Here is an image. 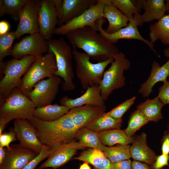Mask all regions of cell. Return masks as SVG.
Returning a JSON list of instances; mask_svg holds the SVG:
<instances>
[{
    "mask_svg": "<svg viewBox=\"0 0 169 169\" xmlns=\"http://www.w3.org/2000/svg\"><path fill=\"white\" fill-rule=\"evenodd\" d=\"M73 47L82 49L92 59L101 62L114 58L119 49L89 27L76 29L65 35Z\"/></svg>",
    "mask_w": 169,
    "mask_h": 169,
    "instance_id": "6da1fadb",
    "label": "cell"
},
{
    "mask_svg": "<svg viewBox=\"0 0 169 169\" xmlns=\"http://www.w3.org/2000/svg\"><path fill=\"white\" fill-rule=\"evenodd\" d=\"M28 120L35 128L41 142L51 149L61 143L74 141L80 129L69 110L53 121H43L34 116Z\"/></svg>",
    "mask_w": 169,
    "mask_h": 169,
    "instance_id": "7a4b0ae2",
    "label": "cell"
},
{
    "mask_svg": "<svg viewBox=\"0 0 169 169\" xmlns=\"http://www.w3.org/2000/svg\"><path fill=\"white\" fill-rule=\"evenodd\" d=\"M47 41L48 52L53 53L56 59L57 70L54 75L62 79V89L65 91L74 90L75 85L73 82L74 74L71 47L62 37L59 39L51 38Z\"/></svg>",
    "mask_w": 169,
    "mask_h": 169,
    "instance_id": "3957f363",
    "label": "cell"
},
{
    "mask_svg": "<svg viewBox=\"0 0 169 169\" xmlns=\"http://www.w3.org/2000/svg\"><path fill=\"white\" fill-rule=\"evenodd\" d=\"M32 101L18 88L14 89L0 104V125L6 127L13 119L29 120L35 109Z\"/></svg>",
    "mask_w": 169,
    "mask_h": 169,
    "instance_id": "277c9868",
    "label": "cell"
},
{
    "mask_svg": "<svg viewBox=\"0 0 169 169\" xmlns=\"http://www.w3.org/2000/svg\"><path fill=\"white\" fill-rule=\"evenodd\" d=\"M72 54L75 62V73L82 88L86 90L94 85H99L106 67L114 60L111 58L101 62L93 63L86 53L80 52L73 47Z\"/></svg>",
    "mask_w": 169,
    "mask_h": 169,
    "instance_id": "5b68a950",
    "label": "cell"
},
{
    "mask_svg": "<svg viewBox=\"0 0 169 169\" xmlns=\"http://www.w3.org/2000/svg\"><path fill=\"white\" fill-rule=\"evenodd\" d=\"M57 70L56 59L53 53L48 52L37 56L22 78L21 84L18 88L28 97L36 83L45 78L54 76Z\"/></svg>",
    "mask_w": 169,
    "mask_h": 169,
    "instance_id": "8992f818",
    "label": "cell"
},
{
    "mask_svg": "<svg viewBox=\"0 0 169 169\" xmlns=\"http://www.w3.org/2000/svg\"><path fill=\"white\" fill-rule=\"evenodd\" d=\"M36 57L26 55L20 59L13 58L5 62L3 76L0 82V98L5 99L15 88H19L24 75Z\"/></svg>",
    "mask_w": 169,
    "mask_h": 169,
    "instance_id": "52a82bcc",
    "label": "cell"
},
{
    "mask_svg": "<svg viewBox=\"0 0 169 169\" xmlns=\"http://www.w3.org/2000/svg\"><path fill=\"white\" fill-rule=\"evenodd\" d=\"M131 63L125 57V54L119 52L114 57L110 68L103 74L99 85L103 100H107L115 90L122 88L125 84L124 72L130 68Z\"/></svg>",
    "mask_w": 169,
    "mask_h": 169,
    "instance_id": "ba28073f",
    "label": "cell"
},
{
    "mask_svg": "<svg viewBox=\"0 0 169 169\" xmlns=\"http://www.w3.org/2000/svg\"><path fill=\"white\" fill-rule=\"evenodd\" d=\"M104 3L103 0H96V3L78 17L56 28L54 34L66 35L76 29L89 27L97 31L99 21L103 17Z\"/></svg>",
    "mask_w": 169,
    "mask_h": 169,
    "instance_id": "9c48e42d",
    "label": "cell"
},
{
    "mask_svg": "<svg viewBox=\"0 0 169 169\" xmlns=\"http://www.w3.org/2000/svg\"><path fill=\"white\" fill-rule=\"evenodd\" d=\"M105 22V18H104L99 21L97 25V31L109 42L115 44L119 40L121 39L138 40L145 43L155 53L157 54L156 51L154 48V43L144 38L138 31V27L142 26L143 25L140 14L134 15L132 19L129 21L126 26L111 34L106 33L103 28V25Z\"/></svg>",
    "mask_w": 169,
    "mask_h": 169,
    "instance_id": "30bf717a",
    "label": "cell"
},
{
    "mask_svg": "<svg viewBox=\"0 0 169 169\" xmlns=\"http://www.w3.org/2000/svg\"><path fill=\"white\" fill-rule=\"evenodd\" d=\"M62 81L61 78L56 75L42 79L34 85L28 97L36 108L51 105L59 92Z\"/></svg>",
    "mask_w": 169,
    "mask_h": 169,
    "instance_id": "8fae6325",
    "label": "cell"
},
{
    "mask_svg": "<svg viewBox=\"0 0 169 169\" xmlns=\"http://www.w3.org/2000/svg\"><path fill=\"white\" fill-rule=\"evenodd\" d=\"M41 0H28L19 15V22L15 31L16 38L19 39L26 34L39 33L38 13Z\"/></svg>",
    "mask_w": 169,
    "mask_h": 169,
    "instance_id": "7c38bea8",
    "label": "cell"
},
{
    "mask_svg": "<svg viewBox=\"0 0 169 169\" xmlns=\"http://www.w3.org/2000/svg\"><path fill=\"white\" fill-rule=\"evenodd\" d=\"M48 51L47 40L38 33L29 34L16 43L13 47L11 56L19 59L26 55L36 57Z\"/></svg>",
    "mask_w": 169,
    "mask_h": 169,
    "instance_id": "4fadbf2b",
    "label": "cell"
},
{
    "mask_svg": "<svg viewBox=\"0 0 169 169\" xmlns=\"http://www.w3.org/2000/svg\"><path fill=\"white\" fill-rule=\"evenodd\" d=\"M85 147L78 141H71L60 144L51 149L47 160L39 166L38 169L51 167L56 169L69 161L77 151Z\"/></svg>",
    "mask_w": 169,
    "mask_h": 169,
    "instance_id": "5bb4252c",
    "label": "cell"
},
{
    "mask_svg": "<svg viewBox=\"0 0 169 169\" xmlns=\"http://www.w3.org/2000/svg\"><path fill=\"white\" fill-rule=\"evenodd\" d=\"M58 17V26L64 24L84 12L96 0H53Z\"/></svg>",
    "mask_w": 169,
    "mask_h": 169,
    "instance_id": "9a60e30c",
    "label": "cell"
},
{
    "mask_svg": "<svg viewBox=\"0 0 169 169\" xmlns=\"http://www.w3.org/2000/svg\"><path fill=\"white\" fill-rule=\"evenodd\" d=\"M13 128L19 144L22 147L32 150L39 154L47 146L40 141L35 128L28 120H15Z\"/></svg>",
    "mask_w": 169,
    "mask_h": 169,
    "instance_id": "2e32d148",
    "label": "cell"
},
{
    "mask_svg": "<svg viewBox=\"0 0 169 169\" xmlns=\"http://www.w3.org/2000/svg\"><path fill=\"white\" fill-rule=\"evenodd\" d=\"M38 22L39 33L46 40L51 39L58 23L57 13L53 0H41Z\"/></svg>",
    "mask_w": 169,
    "mask_h": 169,
    "instance_id": "e0dca14e",
    "label": "cell"
},
{
    "mask_svg": "<svg viewBox=\"0 0 169 169\" xmlns=\"http://www.w3.org/2000/svg\"><path fill=\"white\" fill-rule=\"evenodd\" d=\"M10 147L9 150L6 148L5 157L0 169H23L38 154L19 144H12Z\"/></svg>",
    "mask_w": 169,
    "mask_h": 169,
    "instance_id": "ac0fdd59",
    "label": "cell"
},
{
    "mask_svg": "<svg viewBox=\"0 0 169 169\" xmlns=\"http://www.w3.org/2000/svg\"><path fill=\"white\" fill-rule=\"evenodd\" d=\"M105 101L101 96L99 85H94L89 87L80 96L72 99L64 96L60 99L59 102L61 105L70 109L85 105L102 106L105 105Z\"/></svg>",
    "mask_w": 169,
    "mask_h": 169,
    "instance_id": "d6986e66",
    "label": "cell"
},
{
    "mask_svg": "<svg viewBox=\"0 0 169 169\" xmlns=\"http://www.w3.org/2000/svg\"><path fill=\"white\" fill-rule=\"evenodd\" d=\"M130 152L131 157L134 160L151 166L154 162L157 156L148 146L147 135L144 132L133 136L132 145L130 146Z\"/></svg>",
    "mask_w": 169,
    "mask_h": 169,
    "instance_id": "ffe728a7",
    "label": "cell"
},
{
    "mask_svg": "<svg viewBox=\"0 0 169 169\" xmlns=\"http://www.w3.org/2000/svg\"><path fill=\"white\" fill-rule=\"evenodd\" d=\"M139 8L144 10L141 15L142 23L160 19L165 15L166 7L165 0H133Z\"/></svg>",
    "mask_w": 169,
    "mask_h": 169,
    "instance_id": "44dd1931",
    "label": "cell"
},
{
    "mask_svg": "<svg viewBox=\"0 0 169 169\" xmlns=\"http://www.w3.org/2000/svg\"><path fill=\"white\" fill-rule=\"evenodd\" d=\"M169 76V59L163 65L160 66L159 63L154 61L152 64L150 76L147 80L141 85L139 92L144 97H148L153 91L154 86L159 82L163 83Z\"/></svg>",
    "mask_w": 169,
    "mask_h": 169,
    "instance_id": "7402d4cb",
    "label": "cell"
},
{
    "mask_svg": "<svg viewBox=\"0 0 169 169\" xmlns=\"http://www.w3.org/2000/svg\"><path fill=\"white\" fill-rule=\"evenodd\" d=\"M104 3L103 17L106 18L108 25L105 32L109 34L114 33L120 28L126 26L129 19L117 7L109 3L107 0H103Z\"/></svg>",
    "mask_w": 169,
    "mask_h": 169,
    "instance_id": "603a6c76",
    "label": "cell"
},
{
    "mask_svg": "<svg viewBox=\"0 0 169 169\" xmlns=\"http://www.w3.org/2000/svg\"><path fill=\"white\" fill-rule=\"evenodd\" d=\"M73 159L82 161L93 166L95 169H111V162L102 151L90 148Z\"/></svg>",
    "mask_w": 169,
    "mask_h": 169,
    "instance_id": "cb8c5ba5",
    "label": "cell"
},
{
    "mask_svg": "<svg viewBox=\"0 0 169 169\" xmlns=\"http://www.w3.org/2000/svg\"><path fill=\"white\" fill-rule=\"evenodd\" d=\"M150 41L154 43L160 40L164 44L169 45V14L165 15L149 27Z\"/></svg>",
    "mask_w": 169,
    "mask_h": 169,
    "instance_id": "d4e9b609",
    "label": "cell"
},
{
    "mask_svg": "<svg viewBox=\"0 0 169 169\" xmlns=\"http://www.w3.org/2000/svg\"><path fill=\"white\" fill-rule=\"evenodd\" d=\"M99 139L104 145L108 146L116 144H127L132 143L133 136L130 137L124 130L120 129H111L97 132Z\"/></svg>",
    "mask_w": 169,
    "mask_h": 169,
    "instance_id": "484cf974",
    "label": "cell"
},
{
    "mask_svg": "<svg viewBox=\"0 0 169 169\" xmlns=\"http://www.w3.org/2000/svg\"><path fill=\"white\" fill-rule=\"evenodd\" d=\"M164 105L156 96L152 99H148L137 106L149 121L157 122L163 119L161 110Z\"/></svg>",
    "mask_w": 169,
    "mask_h": 169,
    "instance_id": "4316f807",
    "label": "cell"
},
{
    "mask_svg": "<svg viewBox=\"0 0 169 169\" xmlns=\"http://www.w3.org/2000/svg\"><path fill=\"white\" fill-rule=\"evenodd\" d=\"M69 110L66 106L55 104L35 108L33 116L43 121H53L67 113Z\"/></svg>",
    "mask_w": 169,
    "mask_h": 169,
    "instance_id": "83f0119b",
    "label": "cell"
},
{
    "mask_svg": "<svg viewBox=\"0 0 169 169\" xmlns=\"http://www.w3.org/2000/svg\"><path fill=\"white\" fill-rule=\"evenodd\" d=\"M75 138L85 147L96 149L103 151L106 146L101 142L97 132L86 127L80 129L77 133Z\"/></svg>",
    "mask_w": 169,
    "mask_h": 169,
    "instance_id": "f1b7e54d",
    "label": "cell"
},
{
    "mask_svg": "<svg viewBox=\"0 0 169 169\" xmlns=\"http://www.w3.org/2000/svg\"><path fill=\"white\" fill-rule=\"evenodd\" d=\"M122 122V119H116L105 112L85 127L98 132L111 129H120Z\"/></svg>",
    "mask_w": 169,
    "mask_h": 169,
    "instance_id": "f546056e",
    "label": "cell"
},
{
    "mask_svg": "<svg viewBox=\"0 0 169 169\" xmlns=\"http://www.w3.org/2000/svg\"><path fill=\"white\" fill-rule=\"evenodd\" d=\"M130 146L127 144H117L115 146H105L103 151L111 162H118L130 159Z\"/></svg>",
    "mask_w": 169,
    "mask_h": 169,
    "instance_id": "4dcf8cb0",
    "label": "cell"
},
{
    "mask_svg": "<svg viewBox=\"0 0 169 169\" xmlns=\"http://www.w3.org/2000/svg\"><path fill=\"white\" fill-rule=\"evenodd\" d=\"M28 0H0V17L9 14L16 21L19 20V15Z\"/></svg>",
    "mask_w": 169,
    "mask_h": 169,
    "instance_id": "1f68e13d",
    "label": "cell"
},
{
    "mask_svg": "<svg viewBox=\"0 0 169 169\" xmlns=\"http://www.w3.org/2000/svg\"><path fill=\"white\" fill-rule=\"evenodd\" d=\"M149 122L141 112L137 109L131 114L128 126L124 131L127 136H132L136 131Z\"/></svg>",
    "mask_w": 169,
    "mask_h": 169,
    "instance_id": "d6a6232c",
    "label": "cell"
},
{
    "mask_svg": "<svg viewBox=\"0 0 169 169\" xmlns=\"http://www.w3.org/2000/svg\"><path fill=\"white\" fill-rule=\"evenodd\" d=\"M108 2L117 7L130 20H131L134 15L140 14L141 9L138 7L133 0H107Z\"/></svg>",
    "mask_w": 169,
    "mask_h": 169,
    "instance_id": "836d02e7",
    "label": "cell"
},
{
    "mask_svg": "<svg viewBox=\"0 0 169 169\" xmlns=\"http://www.w3.org/2000/svg\"><path fill=\"white\" fill-rule=\"evenodd\" d=\"M15 39V31L8 32L0 36V61H3L5 57L11 56L13 48L12 44Z\"/></svg>",
    "mask_w": 169,
    "mask_h": 169,
    "instance_id": "e575fe53",
    "label": "cell"
},
{
    "mask_svg": "<svg viewBox=\"0 0 169 169\" xmlns=\"http://www.w3.org/2000/svg\"><path fill=\"white\" fill-rule=\"evenodd\" d=\"M136 97L134 96L120 104L107 114L111 117L117 119H122L125 113L134 103Z\"/></svg>",
    "mask_w": 169,
    "mask_h": 169,
    "instance_id": "d590c367",
    "label": "cell"
},
{
    "mask_svg": "<svg viewBox=\"0 0 169 169\" xmlns=\"http://www.w3.org/2000/svg\"><path fill=\"white\" fill-rule=\"evenodd\" d=\"M15 132L13 128H10L8 132H3L0 134V147H6L8 149H11L10 143L17 140Z\"/></svg>",
    "mask_w": 169,
    "mask_h": 169,
    "instance_id": "8d00e7d4",
    "label": "cell"
},
{
    "mask_svg": "<svg viewBox=\"0 0 169 169\" xmlns=\"http://www.w3.org/2000/svg\"><path fill=\"white\" fill-rule=\"evenodd\" d=\"M51 149L49 147L47 146L42 149L41 152L33 160L27 164L23 169H34L41 161L48 157Z\"/></svg>",
    "mask_w": 169,
    "mask_h": 169,
    "instance_id": "74e56055",
    "label": "cell"
},
{
    "mask_svg": "<svg viewBox=\"0 0 169 169\" xmlns=\"http://www.w3.org/2000/svg\"><path fill=\"white\" fill-rule=\"evenodd\" d=\"M159 92L157 97L164 105L169 104V81L166 80L159 89Z\"/></svg>",
    "mask_w": 169,
    "mask_h": 169,
    "instance_id": "f35d334b",
    "label": "cell"
},
{
    "mask_svg": "<svg viewBox=\"0 0 169 169\" xmlns=\"http://www.w3.org/2000/svg\"><path fill=\"white\" fill-rule=\"evenodd\" d=\"M169 155L161 154L157 156L154 162L151 165V169H163L169 166Z\"/></svg>",
    "mask_w": 169,
    "mask_h": 169,
    "instance_id": "ab89813d",
    "label": "cell"
},
{
    "mask_svg": "<svg viewBox=\"0 0 169 169\" xmlns=\"http://www.w3.org/2000/svg\"><path fill=\"white\" fill-rule=\"evenodd\" d=\"M161 154H169V127L165 131L161 140Z\"/></svg>",
    "mask_w": 169,
    "mask_h": 169,
    "instance_id": "60d3db41",
    "label": "cell"
},
{
    "mask_svg": "<svg viewBox=\"0 0 169 169\" xmlns=\"http://www.w3.org/2000/svg\"><path fill=\"white\" fill-rule=\"evenodd\" d=\"M132 163L130 159L111 162V169H132Z\"/></svg>",
    "mask_w": 169,
    "mask_h": 169,
    "instance_id": "b9f144b4",
    "label": "cell"
},
{
    "mask_svg": "<svg viewBox=\"0 0 169 169\" xmlns=\"http://www.w3.org/2000/svg\"><path fill=\"white\" fill-rule=\"evenodd\" d=\"M10 26L8 22L5 20L0 22V36L3 35L8 32Z\"/></svg>",
    "mask_w": 169,
    "mask_h": 169,
    "instance_id": "7bdbcfd3",
    "label": "cell"
},
{
    "mask_svg": "<svg viewBox=\"0 0 169 169\" xmlns=\"http://www.w3.org/2000/svg\"><path fill=\"white\" fill-rule=\"evenodd\" d=\"M132 169H150L148 165L145 163L134 160L132 161Z\"/></svg>",
    "mask_w": 169,
    "mask_h": 169,
    "instance_id": "ee69618b",
    "label": "cell"
},
{
    "mask_svg": "<svg viewBox=\"0 0 169 169\" xmlns=\"http://www.w3.org/2000/svg\"><path fill=\"white\" fill-rule=\"evenodd\" d=\"M6 148L0 147V165L2 163L5 157Z\"/></svg>",
    "mask_w": 169,
    "mask_h": 169,
    "instance_id": "f6af8a7d",
    "label": "cell"
},
{
    "mask_svg": "<svg viewBox=\"0 0 169 169\" xmlns=\"http://www.w3.org/2000/svg\"><path fill=\"white\" fill-rule=\"evenodd\" d=\"M79 169H91L88 163L84 162L80 166Z\"/></svg>",
    "mask_w": 169,
    "mask_h": 169,
    "instance_id": "bcb514c9",
    "label": "cell"
},
{
    "mask_svg": "<svg viewBox=\"0 0 169 169\" xmlns=\"http://www.w3.org/2000/svg\"><path fill=\"white\" fill-rule=\"evenodd\" d=\"M164 54L166 57L169 58V47L165 49Z\"/></svg>",
    "mask_w": 169,
    "mask_h": 169,
    "instance_id": "7dc6e473",
    "label": "cell"
},
{
    "mask_svg": "<svg viewBox=\"0 0 169 169\" xmlns=\"http://www.w3.org/2000/svg\"><path fill=\"white\" fill-rule=\"evenodd\" d=\"M165 3L166 7V12L169 14V0H166Z\"/></svg>",
    "mask_w": 169,
    "mask_h": 169,
    "instance_id": "c3c4849f",
    "label": "cell"
},
{
    "mask_svg": "<svg viewBox=\"0 0 169 169\" xmlns=\"http://www.w3.org/2000/svg\"><path fill=\"white\" fill-rule=\"evenodd\" d=\"M93 169H95V168H94Z\"/></svg>",
    "mask_w": 169,
    "mask_h": 169,
    "instance_id": "681fc988",
    "label": "cell"
}]
</instances>
